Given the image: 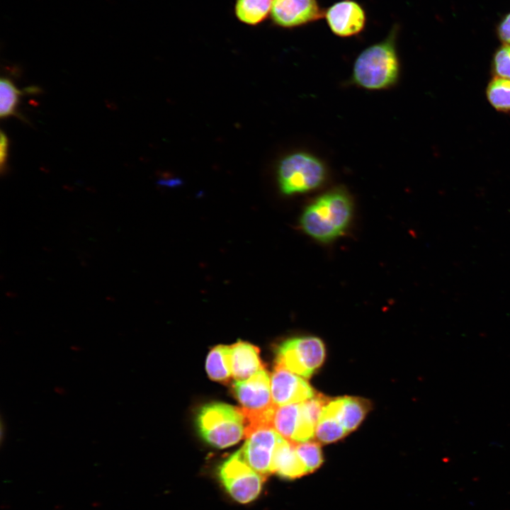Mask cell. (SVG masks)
<instances>
[{
  "instance_id": "obj_1",
  "label": "cell",
  "mask_w": 510,
  "mask_h": 510,
  "mask_svg": "<svg viewBox=\"0 0 510 510\" xmlns=\"http://www.w3.org/2000/svg\"><path fill=\"white\" fill-rule=\"evenodd\" d=\"M353 212L349 193L342 188H332L314 198L302 211V230L322 243L341 237L348 227Z\"/></svg>"
},
{
  "instance_id": "obj_2",
  "label": "cell",
  "mask_w": 510,
  "mask_h": 510,
  "mask_svg": "<svg viewBox=\"0 0 510 510\" xmlns=\"http://www.w3.org/2000/svg\"><path fill=\"white\" fill-rule=\"evenodd\" d=\"M397 28L383 40L363 50L354 61L351 81L365 90L380 91L395 86L400 64L396 49Z\"/></svg>"
},
{
  "instance_id": "obj_3",
  "label": "cell",
  "mask_w": 510,
  "mask_h": 510,
  "mask_svg": "<svg viewBox=\"0 0 510 510\" xmlns=\"http://www.w3.org/2000/svg\"><path fill=\"white\" fill-rule=\"evenodd\" d=\"M196 426L205 441L213 447L225 448L234 445L244 436L246 421L241 408L213 402L199 409Z\"/></svg>"
},
{
  "instance_id": "obj_4",
  "label": "cell",
  "mask_w": 510,
  "mask_h": 510,
  "mask_svg": "<svg viewBox=\"0 0 510 510\" xmlns=\"http://www.w3.org/2000/svg\"><path fill=\"white\" fill-rule=\"evenodd\" d=\"M327 177V170L323 162L305 152L287 155L278 167L280 190L288 196L316 190L324 183Z\"/></svg>"
},
{
  "instance_id": "obj_5",
  "label": "cell",
  "mask_w": 510,
  "mask_h": 510,
  "mask_svg": "<svg viewBox=\"0 0 510 510\" xmlns=\"http://www.w3.org/2000/svg\"><path fill=\"white\" fill-rule=\"evenodd\" d=\"M325 348L322 340L304 336L283 341L276 351V363L304 378H310L323 363Z\"/></svg>"
},
{
  "instance_id": "obj_6",
  "label": "cell",
  "mask_w": 510,
  "mask_h": 510,
  "mask_svg": "<svg viewBox=\"0 0 510 510\" xmlns=\"http://www.w3.org/2000/svg\"><path fill=\"white\" fill-rule=\"evenodd\" d=\"M219 477L230 495L241 504L257 498L266 480L246 463L239 450L222 463Z\"/></svg>"
},
{
  "instance_id": "obj_7",
  "label": "cell",
  "mask_w": 510,
  "mask_h": 510,
  "mask_svg": "<svg viewBox=\"0 0 510 510\" xmlns=\"http://www.w3.org/2000/svg\"><path fill=\"white\" fill-rule=\"evenodd\" d=\"M268 426L288 441L304 442L314 437L316 424L309 416L303 403L299 402L283 406L275 404Z\"/></svg>"
},
{
  "instance_id": "obj_8",
  "label": "cell",
  "mask_w": 510,
  "mask_h": 510,
  "mask_svg": "<svg viewBox=\"0 0 510 510\" xmlns=\"http://www.w3.org/2000/svg\"><path fill=\"white\" fill-rule=\"evenodd\" d=\"M245 438L246 441L239 449L243 459L266 477L272 473L274 450L283 437L271 428L262 427L254 430Z\"/></svg>"
},
{
  "instance_id": "obj_9",
  "label": "cell",
  "mask_w": 510,
  "mask_h": 510,
  "mask_svg": "<svg viewBox=\"0 0 510 510\" xmlns=\"http://www.w3.org/2000/svg\"><path fill=\"white\" fill-rule=\"evenodd\" d=\"M233 393L244 413L258 414L274 405L271 397V378L261 370L245 380L234 381Z\"/></svg>"
},
{
  "instance_id": "obj_10",
  "label": "cell",
  "mask_w": 510,
  "mask_h": 510,
  "mask_svg": "<svg viewBox=\"0 0 510 510\" xmlns=\"http://www.w3.org/2000/svg\"><path fill=\"white\" fill-rule=\"evenodd\" d=\"M271 390L277 406L302 402L316 395L306 380L278 363L271 376Z\"/></svg>"
},
{
  "instance_id": "obj_11",
  "label": "cell",
  "mask_w": 510,
  "mask_h": 510,
  "mask_svg": "<svg viewBox=\"0 0 510 510\" xmlns=\"http://www.w3.org/2000/svg\"><path fill=\"white\" fill-rule=\"evenodd\" d=\"M324 15L317 0H273L270 18L276 26L293 28Z\"/></svg>"
},
{
  "instance_id": "obj_12",
  "label": "cell",
  "mask_w": 510,
  "mask_h": 510,
  "mask_svg": "<svg viewBox=\"0 0 510 510\" xmlns=\"http://www.w3.org/2000/svg\"><path fill=\"white\" fill-rule=\"evenodd\" d=\"M324 16L335 35L350 37L361 33L365 27L366 13L362 6L353 0H342L331 6Z\"/></svg>"
},
{
  "instance_id": "obj_13",
  "label": "cell",
  "mask_w": 510,
  "mask_h": 510,
  "mask_svg": "<svg viewBox=\"0 0 510 510\" xmlns=\"http://www.w3.org/2000/svg\"><path fill=\"white\" fill-rule=\"evenodd\" d=\"M370 409L368 401L353 397H344L329 400L320 416L336 419L348 433L356 429Z\"/></svg>"
},
{
  "instance_id": "obj_14",
  "label": "cell",
  "mask_w": 510,
  "mask_h": 510,
  "mask_svg": "<svg viewBox=\"0 0 510 510\" xmlns=\"http://www.w3.org/2000/svg\"><path fill=\"white\" fill-rule=\"evenodd\" d=\"M230 347L232 373L235 381L247 380L256 373L265 369L260 358V350L256 346L238 341Z\"/></svg>"
},
{
  "instance_id": "obj_15",
  "label": "cell",
  "mask_w": 510,
  "mask_h": 510,
  "mask_svg": "<svg viewBox=\"0 0 510 510\" xmlns=\"http://www.w3.org/2000/svg\"><path fill=\"white\" fill-rule=\"evenodd\" d=\"M272 472L290 480L308 474L295 450L294 442L284 438L278 442L273 453Z\"/></svg>"
},
{
  "instance_id": "obj_16",
  "label": "cell",
  "mask_w": 510,
  "mask_h": 510,
  "mask_svg": "<svg viewBox=\"0 0 510 510\" xmlns=\"http://www.w3.org/2000/svg\"><path fill=\"white\" fill-rule=\"evenodd\" d=\"M205 368L211 380L227 382L232 377L230 346L213 347L208 355Z\"/></svg>"
},
{
  "instance_id": "obj_17",
  "label": "cell",
  "mask_w": 510,
  "mask_h": 510,
  "mask_svg": "<svg viewBox=\"0 0 510 510\" xmlns=\"http://www.w3.org/2000/svg\"><path fill=\"white\" fill-rule=\"evenodd\" d=\"M273 0H236L234 12L242 23L255 26L270 16Z\"/></svg>"
},
{
  "instance_id": "obj_18",
  "label": "cell",
  "mask_w": 510,
  "mask_h": 510,
  "mask_svg": "<svg viewBox=\"0 0 510 510\" xmlns=\"http://www.w3.org/2000/svg\"><path fill=\"white\" fill-rule=\"evenodd\" d=\"M487 97L490 104L497 110L510 111V80L497 77L488 84Z\"/></svg>"
},
{
  "instance_id": "obj_19",
  "label": "cell",
  "mask_w": 510,
  "mask_h": 510,
  "mask_svg": "<svg viewBox=\"0 0 510 510\" xmlns=\"http://www.w3.org/2000/svg\"><path fill=\"white\" fill-rule=\"evenodd\" d=\"M348 432L334 418L320 416L316 425L314 436L319 442L329 443L343 438Z\"/></svg>"
},
{
  "instance_id": "obj_20",
  "label": "cell",
  "mask_w": 510,
  "mask_h": 510,
  "mask_svg": "<svg viewBox=\"0 0 510 510\" xmlns=\"http://www.w3.org/2000/svg\"><path fill=\"white\" fill-rule=\"evenodd\" d=\"M295 450L305 465L307 473L318 469L323 463V456L319 442L307 441L294 442Z\"/></svg>"
},
{
  "instance_id": "obj_21",
  "label": "cell",
  "mask_w": 510,
  "mask_h": 510,
  "mask_svg": "<svg viewBox=\"0 0 510 510\" xmlns=\"http://www.w3.org/2000/svg\"><path fill=\"white\" fill-rule=\"evenodd\" d=\"M23 92L6 78L0 81V116L1 118L16 115V107Z\"/></svg>"
},
{
  "instance_id": "obj_22",
  "label": "cell",
  "mask_w": 510,
  "mask_h": 510,
  "mask_svg": "<svg viewBox=\"0 0 510 510\" xmlns=\"http://www.w3.org/2000/svg\"><path fill=\"white\" fill-rule=\"evenodd\" d=\"M492 69L496 76L510 80V45L504 44L495 51Z\"/></svg>"
},
{
  "instance_id": "obj_23",
  "label": "cell",
  "mask_w": 510,
  "mask_h": 510,
  "mask_svg": "<svg viewBox=\"0 0 510 510\" xmlns=\"http://www.w3.org/2000/svg\"><path fill=\"white\" fill-rule=\"evenodd\" d=\"M496 33L500 41L510 45V12L503 16L497 25Z\"/></svg>"
},
{
  "instance_id": "obj_24",
  "label": "cell",
  "mask_w": 510,
  "mask_h": 510,
  "mask_svg": "<svg viewBox=\"0 0 510 510\" xmlns=\"http://www.w3.org/2000/svg\"><path fill=\"white\" fill-rule=\"evenodd\" d=\"M8 140L6 135L1 130L0 134V166L3 174L6 169L8 155Z\"/></svg>"
}]
</instances>
